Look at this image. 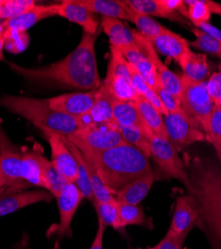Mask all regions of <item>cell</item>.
Instances as JSON below:
<instances>
[{
    "instance_id": "obj_48",
    "label": "cell",
    "mask_w": 221,
    "mask_h": 249,
    "mask_svg": "<svg viewBox=\"0 0 221 249\" xmlns=\"http://www.w3.org/2000/svg\"><path fill=\"white\" fill-rule=\"evenodd\" d=\"M196 28L200 29L202 31L205 32L206 34H208V35H210V36H212V37H214V38H216V39L221 40V30L218 29L217 27H215L214 25L210 24V22H209V23L200 24V25H199L198 27H196Z\"/></svg>"
},
{
    "instance_id": "obj_51",
    "label": "cell",
    "mask_w": 221,
    "mask_h": 249,
    "mask_svg": "<svg viewBox=\"0 0 221 249\" xmlns=\"http://www.w3.org/2000/svg\"><path fill=\"white\" fill-rule=\"evenodd\" d=\"M4 188H5V180L2 174L0 173V189H4Z\"/></svg>"
},
{
    "instance_id": "obj_23",
    "label": "cell",
    "mask_w": 221,
    "mask_h": 249,
    "mask_svg": "<svg viewBox=\"0 0 221 249\" xmlns=\"http://www.w3.org/2000/svg\"><path fill=\"white\" fill-rule=\"evenodd\" d=\"M101 26L109 37L111 46L122 48L130 45H136L134 37V30L129 29L120 20L103 17Z\"/></svg>"
},
{
    "instance_id": "obj_10",
    "label": "cell",
    "mask_w": 221,
    "mask_h": 249,
    "mask_svg": "<svg viewBox=\"0 0 221 249\" xmlns=\"http://www.w3.org/2000/svg\"><path fill=\"white\" fill-rule=\"evenodd\" d=\"M59 209V223L50 231L49 234L63 238L72 235L71 224L78 206L84 198L82 193L73 182H69L56 197Z\"/></svg>"
},
{
    "instance_id": "obj_27",
    "label": "cell",
    "mask_w": 221,
    "mask_h": 249,
    "mask_svg": "<svg viewBox=\"0 0 221 249\" xmlns=\"http://www.w3.org/2000/svg\"><path fill=\"white\" fill-rule=\"evenodd\" d=\"M62 139L65 142V143L67 144L69 150L74 155L76 161H77L78 176H77V180H76L75 184L77 185V188L80 190V192L82 193L84 198H88L89 200H91L93 202L94 195H93L92 186H91V182H90V176H89L87 161H86L82 152L80 151L74 143H72L66 137L62 136Z\"/></svg>"
},
{
    "instance_id": "obj_12",
    "label": "cell",
    "mask_w": 221,
    "mask_h": 249,
    "mask_svg": "<svg viewBox=\"0 0 221 249\" xmlns=\"http://www.w3.org/2000/svg\"><path fill=\"white\" fill-rule=\"evenodd\" d=\"M98 94L99 88L89 92L68 93L48 99V104L53 110L59 113L80 118L90 112Z\"/></svg>"
},
{
    "instance_id": "obj_34",
    "label": "cell",
    "mask_w": 221,
    "mask_h": 249,
    "mask_svg": "<svg viewBox=\"0 0 221 249\" xmlns=\"http://www.w3.org/2000/svg\"><path fill=\"white\" fill-rule=\"evenodd\" d=\"M191 32L194 34L195 40L188 42L189 47L212 54L221 59V40L206 34L196 27L191 28Z\"/></svg>"
},
{
    "instance_id": "obj_31",
    "label": "cell",
    "mask_w": 221,
    "mask_h": 249,
    "mask_svg": "<svg viewBox=\"0 0 221 249\" xmlns=\"http://www.w3.org/2000/svg\"><path fill=\"white\" fill-rule=\"evenodd\" d=\"M93 204L99 218V222L103 223L105 226H112L114 230L119 232H125V230L119 223V204L117 200L107 202L93 200Z\"/></svg>"
},
{
    "instance_id": "obj_2",
    "label": "cell",
    "mask_w": 221,
    "mask_h": 249,
    "mask_svg": "<svg viewBox=\"0 0 221 249\" xmlns=\"http://www.w3.org/2000/svg\"><path fill=\"white\" fill-rule=\"evenodd\" d=\"M82 154L92 160L100 178L114 196L153 171L149 158L127 142L106 151Z\"/></svg>"
},
{
    "instance_id": "obj_24",
    "label": "cell",
    "mask_w": 221,
    "mask_h": 249,
    "mask_svg": "<svg viewBox=\"0 0 221 249\" xmlns=\"http://www.w3.org/2000/svg\"><path fill=\"white\" fill-rule=\"evenodd\" d=\"M178 65L182 67L184 75L195 82H205L209 76V65L204 54L188 51L180 61Z\"/></svg>"
},
{
    "instance_id": "obj_28",
    "label": "cell",
    "mask_w": 221,
    "mask_h": 249,
    "mask_svg": "<svg viewBox=\"0 0 221 249\" xmlns=\"http://www.w3.org/2000/svg\"><path fill=\"white\" fill-rule=\"evenodd\" d=\"M94 14L99 13L103 17L128 20L127 6L119 0H80Z\"/></svg>"
},
{
    "instance_id": "obj_18",
    "label": "cell",
    "mask_w": 221,
    "mask_h": 249,
    "mask_svg": "<svg viewBox=\"0 0 221 249\" xmlns=\"http://www.w3.org/2000/svg\"><path fill=\"white\" fill-rule=\"evenodd\" d=\"M150 42L160 54L173 59L177 63L191 50L188 42L184 37L168 28H165L162 33L152 39Z\"/></svg>"
},
{
    "instance_id": "obj_44",
    "label": "cell",
    "mask_w": 221,
    "mask_h": 249,
    "mask_svg": "<svg viewBox=\"0 0 221 249\" xmlns=\"http://www.w3.org/2000/svg\"><path fill=\"white\" fill-rule=\"evenodd\" d=\"M206 88L214 106H221V71L212 74L206 82Z\"/></svg>"
},
{
    "instance_id": "obj_4",
    "label": "cell",
    "mask_w": 221,
    "mask_h": 249,
    "mask_svg": "<svg viewBox=\"0 0 221 249\" xmlns=\"http://www.w3.org/2000/svg\"><path fill=\"white\" fill-rule=\"evenodd\" d=\"M199 218L221 244V186L208 175L202 161H195L189 176Z\"/></svg>"
},
{
    "instance_id": "obj_11",
    "label": "cell",
    "mask_w": 221,
    "mask_h": 249,
    "mask_svg": "<svg viewBox=\"0 0 221 249\" xmlns=\"http://www.w3.org/2000/svg\"><path fill=\"white\" fill-rule=\"evenodd\" d=\"M134 37L137 47L154 66L160 85L170 92L180 102V93H182V81H180V77L175 75L159 59L156 50L147 38H145L142 34H139L137 31H134Z\"/></svg>"
},
{
    "instance_id": "obj_32",
    "label": "cell",
    "mask_w": 221,
    "mask_h": 249,
    "mask_svg": "<svg viewBox=\"0 0 221 249\" xmlns=\"http://www.w3.org/2000/svg\"><path fill=\"white\" fill-rule=\"evenodd\" d=\"M42 165L46 189L56 197L70 181L62 174H60L52 161L48 160L45 157L42 159Z\"/></svg>"
},
{
    "instance_id": "obj_17",
    "label": "cell",
    "mask_w": 221,
    "mask_h": 249,
    "mask_svg": "<svg viewBox=\"0 0 221 249\" xmlns=\"http://www.w3.org/2000/svg\"><path fill=\"white\" fill-rule=\"evenodd\" d=\"M60 4H50V5H38L35 4L32 8L24 12L23 14L14 17L12 19L4 20L1 23V28L12 29L26 32L27 29L34 26L42 20L58 15Z\"/></svg>"
},
{
    "instance_id": "obj_14",
    "label": "cell",
    "mask_w": 221,
    "mask_h": 249,
    "mask_svg": "<svg viewBox=\"0 0 221 249\" xmlns=\"http://www.w3.org/2000/svg\"><path fill=\"white\" fill-rule=\"evenodd\" d=\"M197 219L199 213L193 196H180L175 200L172 220L167 233L172 235L189 233Z\"/></svg>"
},
{
    "instance_id": "obj_7",
    "label": "cell",
    "mask_w": 221,
    "mask_h": 249,
    "mask_svg": "<svg viewBox=\"0 0 221 249\" xmlns=\"http://www.w3.org/2000/svg\"><path fill=\"white\" fill-rule=\"evenodd\" d=\"M81 152H101L125 143L116 123L85 127L66 137Z\"/></svg>"
},
{
    "instance_id": "obj_49",
    "label": "cell",
    "mask_w": 221,
    "mask_h": 249,
    "mask_svg": "<svg viewBox=\"0 0 221 249\" xmlns=\"http://www.w3.org/2000/svg\"><path fill=\"white\" fill-rule=\"evenodd\" d=\"M204 1H205V4L208 6L211 13L221 16V4L220 3L211 1V0H204Z\"/></svg>"
},
{
    "instance_id": "obj_46",
    "label": "cell",
    "mask_w": 221,
    "mask_h": 249,
    "mask_svg": "<svg viewBox=\"0 0 221 249\" xmlns=\"http://www.w3.org/2000/svg\"><path fill=\"white\" fill-rule=\"evenodd\" d=\"M118 49L120 51V53H122V55L127 60L128 63L132 66H135L140 60L146 57L144 53L137 47V45H130V46H125Z\"/></svg>"
},
{
    "instance_id": "obj_3",
    "label": "cell",
    "mask_w": 221,
    "mask_h": 249,
    "mask_svg": "<svg viewBox=\"0 0 221 249\" xmlns=\"http://www.w3.org/2000/svg\"><path fill=\"white\" fill-rule=\"evenodd\" d=\"M0 106L25 118L42 132L69 137L85 128L79 118L53 110L49 106L48 99L40 100L5 95L0 98Z\"/></svg>"
},
{
    "instance_id": "obj_5",
    "label": "cell",
    "mask_w": 221,
    "mask_h": 249,
    "mask_svg": "<svg viewBox=\"0 0 221 249\" xmlns=\"http://www.w3.org/2000/svg\"><path fill=\"white\" fill-rule=\"evenodd\" d=\"M180 107L196 126L206 134L214 108L206 88V81L195 82L185 75L180 77Z\"/></svg>"
},
{
    "instance_id": "obj_15",
    "label": "cell",
    "mask_w": 221,
    "mask_h": 249,
    "mask_svg": "<svg viewBox=\"0 0 221 249\" xmlns=\"http://www.w3.org/2000/svg\"><path fill=\"white\" fill-rule=\"evenodd\" d=\"M58 16L80 25L84 32L96 34L100 30L97 17L80 0H64L60 4Z\"/></svg>"
},
{
    "instance_id": "obj_13",
    "label": "cell",
    "mask_w": 221,
    "mask_h": 249,
    "mask_svg": "<svg viewBox=\"0 0 221 249\" xmlns=\"http://www.w3.org/2000/svg\"><path fill=\"white\" fill-rule=\"evenodd\" d=\"M51 148L52 163L54 167L62 174L70 182L75 183L78 176L77 161L72 152L67 147V144L62 139V136L43 132Z\"/></svg>"
},
{
    "instance_id": "obj_42",
    "label": "cell",
    "mask_w": 221,
    "mask_h": 249,
    "mask_svg": "<svg viewBox=\"0 0 221 249\" xmlns=\"http://www.w3.org/2000/svg\"><path fill=\"white\" fill-rule=\"evenodd\" d=\"M134 67L137 70V72L144 78V80L148 83V84L153 89V91H155L160 83L158 81L155 68L153 65L152 62L147 57H145Z\"/></svg>"
},
{
    "instance_id": "obj_36",
    "label": "cell",
    "mask_w": 221,
    "mask_h": 249,
    "mask_svg": "<svg viewBox=\"0 0 221 249\" xmlns=\"http://www.w3.org/2000/svg\"><path fill=\"white\" fill-rule=\"evenodd\" d=\"M124 141L139 150L148 158L151 157V144L148 137L136 128L133 127H118Z\"/></svg>"
},
{
    "instance_id": "obj_29",
    "label": "cell",
    "mask_w": 221,
    "mask_h": 249,
    "mask_svg": "<svg viewBox=\"0 0 221 249\" xmlns=\"http://www.w3.org/2000/svg\"><path fill=\"white\" fill-rule=\"evenodd\" d=\"M129 71H130V76H131V81L134 88L136 89V93L139 96H143L146 98L152 105L163 116H168L169 113L165 106L163 105L162 101L159 100L158 96L155 94L153 89L148 84V83L144 80V78L140 76V74L137 72V70L129 64Z\"/></svg>"
},
{
    "instance_id": "obj_47",
    "label": "cell",
    "mask_w": 221,
    "mask_h": 249,
    "mask_svg": "<svg viewBox=\"0 0 221 249\" xmlns=\"http://www.w3.org/2000/svg\"><path fill=\"white\" fill-rule=\"evenodd\" d=\"M105 231H106V226L103 223L98 221V230L90 249H104L103 242H104Z\"/></svg>"
},
{
    "instance_id": "obj_25",
    "label": "cell",
    "mask_w": 221,
    "mask_h": 249,
    "mask_svg": "<svg viewBox=\"0 0 221 249\" xmlns=\"http://www.w3.org/2000/svg\"><path fill=\"white\" fill-rule=\"evenodd\" d=\"M103 85L116 101L136 102L139 96L134 88L131 79L122 76L107 75Z\"/></svg>"
},
{
    "instance_id": "obj_22",
    "label": "cell",
    "mask_w": 221,
    "mask_h": 249,
    "mask_svg": "<svg viewBox=\"0 0 221 249\" xmlns=\"http://www.w3.org/2000/svg\"><path fill=\"white\" fill-rule=\"evenodd\" d=\"M43 154L38 149L22 154L21 177L28 185L46 189L43 177Z\"/></svg>"
},
{
    "instance_id": "obj_26",
    "label": "cell",
    "mask_w": 221,
    "mask_h": 249,
    "mask_svg": "<svg viewBox=\"0 0 221 249\" xmlns=\"http://www.w3.org/2000/svg\"><path fill=\"white\" fill-rule=\"evenodd\" d=\"M136 104L140 117H142L147 127L153 132V134L168 138L163 115L143 96H138Z\"/></svg>"
},
{
    "instance_id": "obj_21",
    "label": "cell",
    "mask_w": 221,
    "mask_h": 249,
    "mask_svg": "<svg viewBox=\"0 0 221 249\" xmlns=\"http://www.w3.org/2000/svg\"><path fill=\"white\" fill-rule=\"evenodd\" d=\"M113 120L118 127H133L142 131L150 140L153 135L139 115L136 102L114 101Z\"/></svg>"
},
{
    "instance_id": "obj_16",
    "label": "cell",
    "mask_w": 221,
    "mask_h": 249,
    "mask_svg": "<svg viewBox=\"0 0 221 249\" xmlns=\"http://www.w3.org/2000/svg\"><path fill=\"white\" fill-rule=\"evenodd\" d=\"M54 196L45 191L19 192L0 196V217L38 202H50Z\"/></svg>"
},
{
    "instance_id": "obj_39",
    "label": "cell",
    "mask_w": 221,
    "mask_h": 249,
    "mask_svg": "<svg viewBox=\"0 0 221 249\" xmlns=\"http://www.w3.org/2000/svg\"><path fill=\"white\" fill-rule=\"evenodd\" d=\"M185 3L187 6V18L195 27L204 23H209L212 13L204 0H185Z\"/></svg>"
},
{
    "instance_id": "obj_38",
    "label": "cell",
    "mask_w": 221,
    "mask_h": 249,
    "mask_svg": "<svg viewBox=\"0 0 221 249\" xmlns=\"http://www.w3.org/2000/svg\"><path fill=\"white\" fill-rule=\"evenodd\" d=\"M36 4L33 0H0V19H12Z\"/></svg>"
},
{
    "instance_id": "obj_52",
    "label": "cell",
    "mask_w": 221,
    "mask_h": 249,
    "mask_svg": "<svg viewBox=\"0 0 221 249\" xmlns=\"http://www.w3.org/2000/svg\"><path fill=\"white\" fill-rule=\"evenodd\" d=\"M148 249H157V247H156V245H155V246H153V247H149Z\"/></svg>"
},
{
    "instance_id": "obj_1",
    "label": "cell",
    "mask_w": 221,
    "mask_h": 249,
    "mask_svg": "<svg viewBox=\"0 0 221 249\" xmlns=\"http://www.w3.org/2000/svg\"><path fill=\"white\" fill-rule=\"evenodd\" d=\"M99 34L100 30L96 34L83 31L78 46L55 63L34 68L13 63H9V66L15 73L30 81L53 82L88 92L96 90L103 84L96 57V40Z\"/></svg>"
},
{
    "instance_id": "obj_6",
    "label": "cell",
    "mask_w": 221,
    "mask_h": 249,
    "mask_svg": "<svg viewBox=\"0 0 221 249\" xmlns=\"http://www.w3.org/2000/svg\"><path fill=\"white\" fill-rule=\"evenodd\" d=\"M151 157L157 163L159 171L167 178H174L185 185L189 195L193 194V186L187 172L185 163L177 150L168 138L153 135L150 139Z\"/></svg>"
},
{
    "instance_id": "obj_50",
    "label": "cell",
    "mask_w": 221,
    "mask_h": 249,
    "mask_svg": "<svg viewBox=\"0 0 221 249\" xmlns=\"http://www.w3.org/2000/svg\"><path fill=\"white\" fill-rule=\"evenodd\" d=\"M4 32L3 29L1 28V25H0V61L4 60V55H3V49H4Z\"/></svg>"
},
{
    "instance_id": "obj_20",
    "label": "cell",
    "mask_w": 221,
    "mask_h": 249,
    "mask_svg": "<svg viewBox=\"0 0 221 249\" xmlns=\"http://www.w3.org/2000/svg\"><path fill=\"white\" fill-rule=\"evenodd\" d=\"M115 99L109 94L104 85L99 87L98 98L93 108L86 115L79 119L83 123L84 127L97 126V124L115 123L113 120V104Z\"/></svg>"
},
{
    "instance_id": "obj_30",
    "label": "cell",
    "mask_w": 221,
    "mask_h": 249,
    "mask_svg": "<svg viewBox=\"0 0 221 249\" xmlns=\"http://www.w3.org/2000/svg\"><path fill=\"white\" fill-rule=\"evenodd\" d=\"M127 14H128V21H131L132 23H134L137 27L138 33L142 34L145 38H147L150 41L154 37H156L157 35H159L166 28L165 26L155 21L153 17L135 12L132 9H130L128 6H127Z\"/></svg>"
},
{
    "instance_id": "obj_37",
    "label": "cell",
    "mask_w": 221,
    "mask_h": 249,
    "mask_svg": "<svg viewBox=\"0 0 221 249\" xmlns=\"http://www.w3.org/2000/svg\"><path fill=\"white\" fill-rule=\"evenodd\" d=\"M205 139L212 144L221 167V106H214Z\"/></svg>"
},
{
    "instance_id": "obj_41",
    "label": "cell",
    "mask_w": 221,
    "mask_h": 249,
    "mask_svg": "<svg viewBox=\"0 0 221 249\" xmlns=\"http://www.w3.org/2000/svg\"><path fill=\"white\" fill-rule=\"evenodd\" d=\"M111 56L108 66L107 75L112 76H122L127 79H131L130 71H129V63L124 56L120 53V51L111 46Z\"/></svg>"
},
{
    "instance_id": "obj_35",
    "label": "cell",
    "mask_w": 221,
    "mask_h": 249,
    "mask_svg": "<svg viewBox=\"0 0 221 249\" xmlns=\"http://www.w3.org/2000/svg\"><path fill=\"white\" fill-rule=\"evenodd\" d=\"M119 223L124 230L129 225H145L148 218L144 210L138 205L118 202Z\"/></svg>"
},
{
    "instance_id": "obj_45",
    "label": "cell",
    "mask_w": 221,
    "mask_h": 249,
    "mask_svg": "<svg viewBox=\"0 0 221 249\" xmlns=\"http://www.w3.org/2000/svg\"><path fill=\"white\" fill-rule=\"evenodd\" d=\"M188 233L180 235H172L167 233L166 236L156 244L157 249H183L184 243Z\"/></svg>"
},
{
    "instance_id": "obj_53",
    "label": "cell",
    "mask_w": 221,
    "mask_h": 249,
    "mask_svg": "<svg viewBox=\"0 0 221 249\" xmlns=\"http://www.w3.org/2000/svg\"><path fill=\"white\" fill-rule=\"evenodd\" d=\"M0 25H1V24H0Z\"/></svg>"
},
{
    "instance_id": "obj_19",
    "label": "cell",
    "mask_w": 221,
    "mask_h": 249,
    "mask_svg": "<svg viewBox=\"0 0 221 249\" xmlns=\"http://www.w3.org/2000/svg\"><path fill=\"white\" fill-rule=\"evenodd\" d=\"M162 172L152 171L150 174L137 178L136 180L127 185L124 190L119 192L115 196V198L118 202L138 205V203L142 202L148 196L153 184L156 180L162 179Z\"/></svg>"
},
{
    "instance_id": "obj_33",
    "label": "cell",
    "mask_w": 221,
    "mask_h": 249,
    "mask_svg": "<svg viewBox=\"0 0 221 249\" xmlns=\"http://www.w3.org/2000/svg\"><path fill=\"white\" fill-rule=\"evenodd\" d=\"M124 3L135 12L151 17H162L173 20L160 4L159 0H125Z\"/></svg>"
},
{
    "instance_id": "obj_40",
    "label": "cell",
    "mask_w": 221,
    "mask_h": 249,
    "mask_svg": "<svg viewBox=\"0 0 221 249\" xmlns=\"http://www.w3.org/2000/svg\"><path fill=\"white\" fill-rule=\"evenodd\" d=\"M4 32V47L11 53H20L27 47L29 36L26 32L5 29Z\"/></svg>"
},
{
    "instance_id": "obj_9",
    "label": "cell",
    "mask_w": 221,
    "mask_h": 249,
    "mask_svg": "<svg viewBox=\"0 0 221 249\" xmlns=\"http://www.w3.org/2000/svg\"><path fill=\"white\" fill-rule=\"evenodd\" d=\"M164 120L168 139L176 150H183L195 142L205 140L202 129L197 127L183 110L169 114Z\"/></svg>"
},
{
    "instance_id": "obj_8",
    "label": "cell",
    "mask_w": 221,
    "mask_h": 249,
    "mask_svg": "<svg viewBox=\"0 0 221 249\" xmlns=\"http://www.w3.org/2000/svg\"><path fill=\"white\" fill-rule=\"evenodd\" d=\"M21 161L22 154L9 140L0 119V173L5 180V192L2 195L19 193L28 185L21 177Z\"/></svg>"
},
{
    "instance_id": "obj_43",
    "label": "cell",
    "mask_w": 221,
    "mask_h": 249,
    "mask_svg": "<svg viewBox=\"0 0 221 249\" xmlns=\"http://www.w3.org/2000/svg\"><path fill=\"white\" fill-rule=\"evenodd\" d=\"M154 92L158 96L159 100L162 101L163 105L165 106V108L167 109L169 114L182 111L180 102L170 92H169L166 88H164L162 85L159 84Z\"/></svg>"
}]
</instances>
